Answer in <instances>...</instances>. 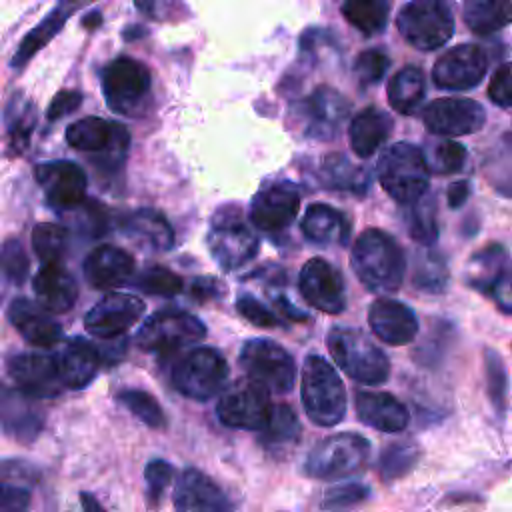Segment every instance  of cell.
<instances>
[{"instance_id": "6da1fadb", "label": "cell", "mask_w": 512, "mask_h": 512, "mask_svg": "<svg viewBox=\"0 0 512 512\" xmlns=\"http://www.w3.org/2000/svg\"><path fill=\"white\" fill-rule=\"evenodd\" d=\"M350 266L364 288L374 294H384L400 288L406 272V258L388 232L368 228L352 246Z\"/></svg>"}, {"instance_id": "7a4b0ae2", "label": "cell", "mask_w": 512, "mask_h": 512, "mask_svg": "<svg viewBox=\"0 0 512 512\" xmlns=\"http://www.w3.org/2000/svg\"><path fill=\"white\" fill-rule=\"evenodd\" d=\"M300 396L306 416L318 426H336L346 416V388L336 368L322 356L310 354L304 360Z\"/></svg>"}, {"instance_id": "3957f363", "label": "cell", "mask_w": 512, "mask_h": 512, "mask_svg": "<svg viewBox=\"0 0 512 512\" xmlns=\"http://www.w3.org/2000/svg\"><path fill=\"white\" fill-rule=\"evenodd\" d=\"M326 346L334 362L354 380L364 384H384L390 376L388 356L360 330L334 326L326 336Z\"/></svg>"}, {"instance_id": "277c9868", "label": "cell", "mask_w": 512, "mask_h": 512, "mask_svg": "<svg viewBox=\"0 0 512 512\" xmlns=\"http://www.w3.org/2000/svg\"><path fill=\"white\" fill-rule=\"evenodd\" d=\"M66 142L74 150L90 154L92 164L100 172L110 174L124 164L130 148V134L118 122L86 116L66 128Z\"/></svg>"}, {"instance_id": "5b68a950", "label": "cell", "mask_w": 512, "mask_h": 512, "mask_svg": "<svg viewBox=\"0 0 512 512\" xmlns=\"http://www.w3.org/2000/svg\"><path fill=\"white\" fill-rule=\"evenodd\" d=\"M378 182L398 204H412L428 190L424 154L410 142L388 146L378 160Z\"/></svg>"}, {"instance_id": "8992f818", "label": "cell", "mask_w": 512, "mask_h": 512, "mask_svg": "<svg viewBox=\"0 0 512 512\" xmlns=\"http://www.w3.org/2000/svg\"><path fill=\"white\" fill-rule=\"evenodd\" d=\"M206 246L216 264L230 272L248 264L260 248L258 236L242 220L236 206H220L210 218Z\"/></svg>"}, {"instance_id": "52a82bcc", "label": "cell", "mask_w": 512, "mask_h": 512, "mask_svg": "<svg viewBox=\"0 0 512 512\" xmlns=\"http://www.w3.org/2000/svg\"><path fill=\"white\" fill-rule=\"evenodd\" d=\"M370 454V442L352 432H340L320 440L304 460V474L316 480H338L362 470Z\"/></svg>"}, {"instance_id": "ba28073f", "label": "cell", "mask_w": 512, "mask_h": 512, "mask_svg": "<svg viewBox=\"0 0 512 512\" xmlns=\"http://www.w3.org/2000/svg\"><path fill=\"white\" fill-rule=\"evenodd\" d=\"M402 38L418 50H436L454 34V14L448 0H412L396 16Z\"/></svg>"}, {"instance_id": "9c48e42d", "label": "cell", "mask_w": 512, "mask_h": 512, "mask_svg": "<svg viewBox=\"0 0 512 512\" xmlns=\"http://www.w3.org/2000/svg\"><path fill=\"white\" fill-rule=\"evenodd\" d=\"M102 94L110 110L136 116L150 98V70L130 56H118L108 62L100 74Z\"/></svg>"}, {"instance_id": "30bf717a", "label": "cell", "mask_w": 512, "mask_h": 512, "mask_svg": "<svg viewBox=\"0 0 512 512\" xmlns=\"http://www.w3.org/2000/svg\"><path fill=\"white\" fill-rule=\"evenodd\" d=\"M206 336V326L190 312L164 308L144 320L136 334V346L150 354H170Z\"/></svg>"}, {"instance_id": "8fae6325", "label": "cell", "mask_w": 512, "mask_h": 512, "mask_svg": "<svg viewBox=\"0 0 512 512\" xmlns=\"http://www.w3.org/2000/svg\"><path fill=\"white\" fill-rule=\"evenodd\" d=\"M238 362L246 376L268 392L286 394L296 380V362L286 348L266 338H250L242 344Z\"/></svg>"}, {"instance_id": "7c38bea8", "label": "cell", "mask_w": 512, "mask_h": 512, "mask_svg": "<svg viewBox=\"0 0 512 512\" xmlns=\"http://www.w3.org/2000/svg\"><path fill=\"white\" fill-rule=\"evenodd\" d=\"M228 362L216 348H196L188 352L172 370L174 388L192 400L218 396L228 382Z\"/></svg>"}, {"instance_id": "4fadbf2b", "label": "cell", "mask_w": 512, "mask_h": 512, "mask_svg": "<svg viewBox=\"0 0 512 512\" xmlns=\"http://www.w3.org/2000/svg\"><path fill=\"white\" fill-rule=\"evenodd\" d=\"M350 114V102L330 86H320L294 108V120L304 138L334 140Z\"/></svg>"}, {"instance_id": "5bb4252c", "label": "cell", "mask_w": 512, "mask_h": 512, "mask_svg": "<svg viewBox=\"0 0 512 512\" xmlns=\"http://www.w3.org/2000/svg\"><path fill=\"white\" fill-rule=\"evenodd\" d=\"M270 408V392L262 384L248 378L234 382L228 388L224 386L216 404V414L224 426L256 432L264 428Z\"/></svg>"}, {"instance_id": "9a60e30c", "label": "cell", "mask_w": 512, "mask_h": 512, "mask_svg": "<svg viewBox=\"0 0 512 512\" xmlns=\"http://www.w3.org/2000/svg\"><path fill=\"white\" fill-rule=\"evenodd\" d=\"M466 284L490 296L502 312L510 314V266L508 250L502 244H488L478 250L466 266Z\"/></svg>"}, {"instance_id": "2e32d148", "label": "cell", "mask_w": 512, "mask_h": 512, "mask_svg": "<svg viewBox=\"0 0 512 512\" xmlns=\"http://www.w3.org/2000/svg\"><path fill=\"white\" fill-rule=\"evenodd\" d=\"M36 182L44 190L48 206L70 212L86 200L88 180L84 170L70 160H52L34 168Z\"/></svg>"}, {"instance_id": "e0dca14e", "label": "cell", "mask_w": 512, "mask_h": 512, "mask_svg": "<svg viewBox=\"0 0 512 512\" xmlns=\"http://www.w3.org/2000/svg\"><path fill=\"white\" fill-rule=\"evenodd\" d=\"M486 70L488 56L478 44H458L436 60L432 80L442 90H470L480 84Z\"/></svg>"}, {"instance_id": "ac0fdd59", "label": "cell", "mask_w": 512, "mask_h": 512, "mask_svg": "<svg viewBox=\"0 0 512 512\" xmlns=\"http://www.w3.org/2000/svg\"><path fill=\"white\" fill-rule=\"evenodd\" d=\"M144 308V302L134 294L110 292L86 312L84 326L96 338H118L142 318Z\"/></svg>"}, {"instance_id": "d6986e66", "label": "cell", "mask_w": 512, "mask_h": 512, "mask_svg": "<svg viewBox=\"0 0 512 512\" xmlns=\"http://www.w3.org/2000/svg\"><path fill=\"white\" fill-rule=\"evenodd\" d=\"M6 368L14 386L38 400L54 398L64 390L54 354H44V352L14 354L8 358Z\"/></svg>"}, {"instance_id": "ffe728a7", "label": "cell", "mask_w": 512, "mask_h": 512, "mask_svg": "<svg viewBox=\"0 0 512 512\" xmlns=\"http://www.w3.org/2000/svg\"><path fill=\"white\" fill-rule=\"evenodd\" d=\"M300 294L316 310L340 314L346 308L342 274L324 258H310L300 270Z\"/></svg>"}, {"instance_id": "44dd1931", "label": "cell", "mask_w": 512, "mask_h": 512, "mask_svg": "<svg viewBox=\"0 0 512 512\" xmlns=\"http://www.w3.org/2000/svg\"><path fill=\"white\" fill-rule=\"evenodd\" d=\"M424 126L438 136H464L478 132L486 122L482 104L470 98H438L424 108Z\"/></svg>"}, {"instance_id": "7402d4cb", "label": "cell", "mask_w": 512, "mask_h": 512, "mask_svg": "<svg viewBox=\"0 0 512 512\" xmlns=\"http://www.w3.org/2000/svg\"><path fill=\"white\" fill-rule=\"evenodd\" d=\"M44 426L38 398L22 392L14 384L0 382V430L16 442H32Z\"/></svg>"}, {"instance_id": "603a6c76", "label": "cell", "mask_w": 512, "mask_h": 512, "mask_svg": "<svg viewBox=\"0 0 512 512\" xmlns=\"http://www.w3.org/2000/svg\"><path fill=\"white\" fill-rule=\"evenodd\" d=\"M300 208V194L288 182H274L262 188L250 204L252 226L262 232H280L292 224Z\"/></svg>"}, {"instance_id": "cb8c5ba5", "label": "cell", "mask_w": 512, "mask_h": 512, "mask_svg": "<svg viewBox=\"0 0 512 512\" xmlns=\"http://www.w3.org/2000/svg\"><path fill=\"white\" fill-rule=\"evenodd\" d=\"M8 322L32 346L50 348L62 340V326L44 306L30 298H14L8 306Z\"/></svg>"}, {"instance_id": "d4e9b609", "label": "cell", "mask_w": 512, "mask_h": 512, "mask_svg": "<svg viewBox=\"0 0 512 512\" xmlns=\"http://www.w3.org/2000/svg\"><path fill=\"white\" fill-rule=\"evenodd\" d=\"M368 324L372 332L390 346H404L418 334L416 314L398 300L378 298L368 310Z\"/></svg>"}, {"instance_id": "484cf974", "label": "cell", "mask_w": 512, "mask_h": 512, "mask_svg": "<svg viewBox=\"0 0 512 512\" xmlns=\"http://www.w3.org/2000/svg\"><path fill=\"white\" fill-rule=\"evenodd\" d=\"M174 506L184 512H222L234 508L220 486L198 468H186L176 480Z\"/></svg>"}, {"instance_id": "4316f807", "label": "cell", "mask_w": 512, "mask_h": 512, "mask_svg": "<svg viewBox=\"0 0 512 512\" xmlns=\"http://www.w3.org/2000/svg\"><path fill=\"white\" fill-rule=\"evenodd\" d=\"M94 0H58L54 8L20 40L16 52L10 58V68L20 70L24 68L50 40L66 26V22L72 18V14L84 6H88Z\"/></svg>"}, {"instance_id": "83f0119b", "label": "cell", "mask_w": 512, "mask_h": 512, "mask_svg": "<svg viewBox=\"0 0 512 512\" xmlns=\"http://www.w3.org/2000/svg\"><path fill=\"white\" fill-rule=\"evenodd\" d=\"M134 258L112 244H100L88 252L82 270L86 282L96 290H110L128 282L134 274Z\"/></svg>"}, {"instance_id": "f1b7e54d", "label": "cell", "mask_w": 512, "mask_h": 512, "mask_svg": "<svg viewBox=\"0 0 512 512\" xmlns=\"http://www.w3.org/2000/svg\"><path fill=\"white\" fill-rule=\"evenodd\" d=\"M54 360L62 386L70 390L86 388L94 380L102 364L98 346L80 336L66 340L62 348L54 354Z\"/></svg>"}, {"instance_id": "f546056e", "label": "cell", "mask_w": 512, "mask_h": 512, "mask_svg": "<svg viewBox=\"0 0 512 512\" xmlns=\"http://www.w3.org/2000/svg\"><path fill=\"white\" fill-rule=\"evenodd\" d=\"M32 288L38 304L52 314L68 312L78 298V284L60 262H44L32 278Z\"/></svg>"}, {"instance_id": "4dcf8cb0", "label": "cell", "mask_w": 512, "mask_h": 512, "mask_svg": "<svg viewBox=\"0 0 512 512\" xmlns=\"http://www.w3.org/2000/svg\"><path fill=\"white\" fill-rule=\"evenodd\" d=\"M354 406L358 420L380 432H402L410 422L408 408L388 392L360 390Z\"/></svg>"}, {"instance_id": "1f68e13d", "label": "cell", "mask_w": 512, "mask_h": 512, "mask_svg": "<svg viewBox=\"0 0 512 512\" xmlns=\"http://www.w3.org/2000/svg\"><path fill=\"white\" fill-rule=\"evenodd\" d=\"M300 230L310 242L322 246H346L350 240V220L340 210L322 202L306 208Z\"/></svg>"}, {"instance_id": "d6a6232c", "label": "cell", "mask_w": 512, "mask_h": 512, "mask_svg": "<svg viewBox=\"0 0 512 512\" xmlns=\"http://www.w3.org/2000/svg\"><path fill=\"white\" fill-rule=\"evenodd\" d=\"M122 232L136 244L164 252L174 244V230L164 214L152 208H136L122 216Z\"/></svg>"}, {"instance_id": "836d02e7", "label": "cell", "mask_w": 512, "mask_h": 512, "mask_svg": "<svg viewBox=\"0 0 512 512\" xmlns=\"http://www.w3.org/2000/svg\"><path fill=\"white\" fill-rule=\"evenodd\" d=\"M390 132H392V118L384 110L376 106H368L352 118L348 128V138L356 156L370 158L388 140Z\"/></svg>"}, {"instance_id": "e575fe53", "label": "cell", "mask_w": 512, "mask_h": 512, "mask_svg": "<svg viewBox=\"0 0 512 512\" xmlns=\"http://www.w3.org/2000/svg\"><path fill=\"white\" fill-rule=\"evenodd\" d=\"M4 120L8 134V156H22L30 144V136L38 122L34 102H30L22 92H14L6 104Z\"/></svg>"}, {"instance_id": "d590c367", "label": "cell", "mask_w": 512, "mask_h": 512, "mask_svg": "<svg viewBox=\"0 0 512 512\" xmlns=\"http://www.w3.org/2000/svg\"><path fill=\"white\" fill-rule=\"evenodd\" d=\"M426 96V78L418 66H404L388 82V102L400 114H414Z\"/></svg>"}, {"instance_id": "8d00e7d4", "label": "cell", "mask_w": 512, "mask_h": 512, "mask_svg": "<svg viewBox=\"0 0 512 512\" xmlns=\"http://www.w3.org/2000/svg\"><path fill=\"white\" fill-rule=\"evenodd\" d=\"M28 468L22 462H0V512H22L30 506Z\"/></svg>"}, {"instance_id": "74e56055", "label": "cell", "mask_w": 512, "mask_h": 512, "mask_svg": "<svg viewBox=\"0 0 512 512\" xmlns=\"http://www.w3.org/2000/svg\"><path fill=\"white\" fill-rule=\"evenodd\" d=\"M320 178L330 188L354 194H364L370 186V174L362 166L352 164L344 154H328L320 166Z\"/></svg>"}, {"instance_id": "f35d334b", "label": "cell", "mask_w": 512, "mask_h": 512, "mask_svg": "<svg viewBox=\"0 0 512 512\" xmlns=\"http://www.w3.org/2000/svg\"><path fill=\"white\" fill-rule=\"evenodd\" d=\"M462 16L474 34H492L510 22V0H464Z\"/></svg>"}, {"instance_id": "ab89813d", "label": "cell", "mask_w": 512, "mask_h": 512, "mask_svg": "<svg viewBox=\"0 0 512 512\" xmlns=\"http://www.w3.org/2000/svg\"><path fill=\"white\" fill-rule=\"evenodd\" d=\"M388 12V0H346L342 4V16L364 36L380 34L386 28Z\"/></svg>"}, {"instance_id": "60d3db41", "label": "cell", "mask_w": 512, "mask_h": 512, "mask_svg": "<svg viewBox=\"0 0 512 512\" xmlns=\"http://www.w3.org/2000/svg\"><path fill=\"white\" fill-rule=\"evenodd\" d=\"M260 432L262 444L268 448L292 446L300 438V420L290 406L276 404L270 408V416Z\"/></svg>"}, {"instance_id": "b9f144b4", "label": "cell", "mask_w": 512, "mask_h": 512, "mask_svg": "<svg viewBox=\"0 0 512 512\" xmlns=\"http://www.w3.org/2000/svg\"><path fill=\"white\" fill-rule=\"evenodd\" d=\"M448 280H450V272L442 254L424 252L414 262V272H412L414 288L430 294H442L448 286Z\"/></svg>"}, {"instance_id": "7bdbcfd3", "label": "cell", "mask_w": 512, "mask_h": 512, "mask_svg": "<svg viewBox=\"0 0 512 512\" xmlns=\"http://www.w3.org/2000/svg\"><path fill=\"white\" fill-rule=\"evenodd\" d=\"M68 228L62 224H36L32 230V248L44 262H60L68 250Z\"/></svg>"}, {"instance_id": "ee69618b", "label": "cell", "mask_w": 512, "mask_h": 512, "mask_svg": "<svg viewBox=\"0 0 512 512\" xmlns=\"http://www.w3.org/2000/svg\"><path fill=\"white\" fill-rule=\"evenodd\" d=\"M408 232L412 240L430 246L438 238V220H436V200L422 194L418 200L412 202L408 212Z\"/></svg>"}, {"instance_id": "f6af8a7d", "label": "cell", "mask_w": 512, "mask_h": 512, "mask_svg": "<svg viewBox=\"0 0 512 512\" xmlns=\"http://www.w3.org/2000/svg\"><path fill=\"white\" fill-rule=\"evenodd\" d=\"M116 400L146 426L156 428V430L166 426L164 410L160 408V404L154 400L152 394H148L144 390H136V388H126L116 394Z\"/></svg>"}, {"instance_id": "bcb514c9", "label": "cell", "mask_w": 512, "mask_h": 512, "mask_svg": "<svg viewBox=\"0 0 512 512\" xmlns=\"http://www.w3.org/2000/svg\"><path fill=\"white\" fill-rule=\"evenodd\" d=\"M418 460V450L410 442H396L382 450L378 460V474L382 480H396L408 474Z\"/></svg>"}, {"instance_id": "7dc6e473", "label": "cell", "mask_w": 512, "mask_h": 512, "mask_svg": "<svg viewBox=\"0 0 512 512\" xmlns=\"http://www.w3.org/2000/svg\"><path fill=\"white\" fill-rule=\"evenodd\" d=\"M424 154V152H422ZM424 162L428 172L434 174H456L464 168L466 148L452 140H440L428 148L424 154Z\"/></svg>"}, {"instance_id": "c3c4849f", "label": "cell", "mask_w": 512, "mask_h": 512, "mask_svg": "<svg viewBox=\"0 0 512 512\" xmlns=\"http://www.w3.org/2000/svg\"><path fill=\"white\" fill-rule=\"evenodd\" d=\"M134 286L152 296H174L182 290V278L166 266H148L134 278Z\"/></svg>"}, {"instance_id": "681fc988", "label": "cell", "mask_w": 512, "mask_h": 512, "mask_svg": "<svg viewBox=\"0 0 512 512\" xmlns=\"http://www.w3.org/2000/svg\"><path fill=\"white\" fill-rule=\"evenodd\" d=\"M28 268L30 260L22 242L18 238L4 240L0 246V276L14 286H22L28 278Z\"/></svg>"}, {"instance_id": "f907efd6", "label": "cell", "mask_w": 512, "mask_h": 512, "mask_svg": "<svg viewBox=\"0 0 512 512\" xmlns=\"http://www.w3.org/2000/svg\"><path fill=\"white\" fill-rule=\"evenodd\" d=\"M486 376H488V392L492 398V404L500 414L506 410V394H508V376H506V366L502 356L486 348Z\"/></svg>"}, {"instance_id": "816d5d0a", "label": "cell", "mask_w": 512, "mask_h": 512, "mask_svg": "<svg viewBox=\"0 0 512 512\" xmlns=\"http://www.w3.org/2000/svg\"><path fill=\"white\" fill-rule=\"evenodd\" d=\"M388 66H390V58L386 56V52L378 48H370L360 52V56L356 58L354 74L362 86H372L384 78Z\"/></svg>"}, {"instance_id": "f5cc1de1", "label": "cell", "mask_w": 512, "mask_h": 512, "mask_svg": "<svg viewBox=\"0 0 512 512\" xmlns=\"http://www.w3.org/2000/svg\"><path fill=\"white\" fill-rule=\"evenodd\" d=\"M74 210H78L76 222H78V228H80L84 234H88V236H92V238H98V236L106 234L110 218H108L106 208H104L100 202H96V200H84V202H82L80 206H76Z\"/></svg>"}, {"instance_id": "db71d44e", "label": "cell", "mask_w": 512, "mask_h": 512, "mask_svg": "<svg viewBox=\"0 0 512 512\" xmlns=\"http://www.w3.org/2000/svg\"><path fill=\"white\" fill-rule=\"evenodd\" d=\"M138 12L154 22H178L188 16L182 0H134Z\"/></svg>"}, {"instance_id": "11a10c76", "label": "cell", "mask_w": 512, "mask_h": 512, "mask_svg": "<svg viewBox=\"0 0 512 512\" xmlns=\"http://www.w3.org/2000/svg\"><path fill=\"white\" fill-rule=\"evenodd\" d=\"M172 474H174V470L166 460H152L146 466L144 478H146V496H148L150 504H156L162 498L166 486L172 480Z\"/></svg>"}, {"instance_id": "9f6ffc18", "label": "cell", "mask_w": 512, "mask_h": 512, "mask_svg": "<svg viewBox=\"0 0 512 512\" xmlns=\"http://www.w3.org/2000/svg\"><path fill=\"white\" fill-rule=\"evenodd\" d=\"M370 494V488L358 482H348L342 486H334L324 494V508H346L352 504H358L366 500Z\"/></svg>"}, {"instance_id": "6f0895ef", "label": "cell", "mask_w": 512, "mask_h": 512, "mask_svg": "<svg viewBox=\"0 0 512 512\" xmlns=\"http://www.w3.org/2000/svg\"><path fill=\"white\" fill-rule=\"evenodd\" d=\"M236 310L254 326L258 328H274L280 324V320L252 294H240L236 300Z\"/></svg>"}, {"instance_id": "680465c9", "label": "cell", "mask_w": 512, "mask_h": 512, "mask_svg": "<svg viewBox=\"0 0 512 512\" xmlns=\"http://www.w3.org/2000/svg\"><path fill=\"white\" fill-rule=\"evenodd\" d=\"M488 96L500 108H510L512 104V90H510V64L504 62L492 76L488 86Z\"/></svg>"}, {"instance_id": "91938a15", "label": "cell", "mask_w": 512, "mask_h": 512, "mask_svg": "<svg viewBox=\"0 0 512 512\" xmlns=\"http://www.w3.org/2000/svg\"><path fill=\"white\" fill-rule=\"evenodd\" d=\"M80 104H82V92H78V90H62V92H58L52 98V102H50V106L46 110V118L50 122L60 120L62 116L74 112Z\"/></svg>"}, {"instance_id": "94428289", "label": "cell", "mask_w": 512, "mask_h": 512, "mask_svg": "<svg viewBox=\"0 0 512 512\" xmlns=\"http://www.w3.org/2000/svg\"><path fill=\"white\" fill-rule=\"evenodd\" d=\"M226 294V286L212 278V276H200L192 282L190 286V296L196 302H212V300H220Z\"/></svg>"}, {"instance_id": "6125c7cd", "label": "cell", "mask_w": 512, "mask_h": 512, "mask_svg": "<svg viewBox=\"0 0 512 512\" xmlns=\"http://www.w3.org/2000/svg\"><path fill=\"white\" fill-rule=\"evenodd\" d=\"M446 196H448V206L450 208H460L468 200V196H470V184L466 180L454 182V184L448 186Z\"/></svg>"}, {"instance_id": "be15d7a7", "label": "cell", "mask_w": 512, "mask_h": 512, "mask_svg": "<svg viewBox=\"0 0 512 512\" xmlns=\"http://www.w3.org/2000/svg\"><path fill=\"white\" fill-rule=\"evenodd\" d=\"M270 296H272V294H270ZM272 300H274V304L278 306V310H282V314H284L288 320H294V322H304V320H308V314L302 312V310H298L286 296L274 294Z\"/></svg>"}, {"instance_id": "e7e4bbea", "label": "cell", "mask_w": 512, "mask_h": 512, "mask_svg": "<svg viewBox=\"0 0 512 512\" xmlns=\"http://www.w3.org/2000/svg\"><path fill=\"white\" fill-rule=\"evenodd\" d=\"M100 20H102V16H100L98 12H92V14H90V16H86L82 22H84V26H86V28H94V26H98V22H100Z\"/></svg>"}, {"instance_id": "03108f58", "label": "cell", "mask_w": 512, "mask_h": 512, "mask_svg": "<svg viewBox=\"0 0 512 512\" xmlns=\"http://www.w3.org/2000/svg\"><path fill=\"white\" fill-rule=\"evenodd\" d=\"M82 504H84V508H98V510L102 508V506H100L98 502H94L88 494H82Z\"/></svg>"}]
</instances>
